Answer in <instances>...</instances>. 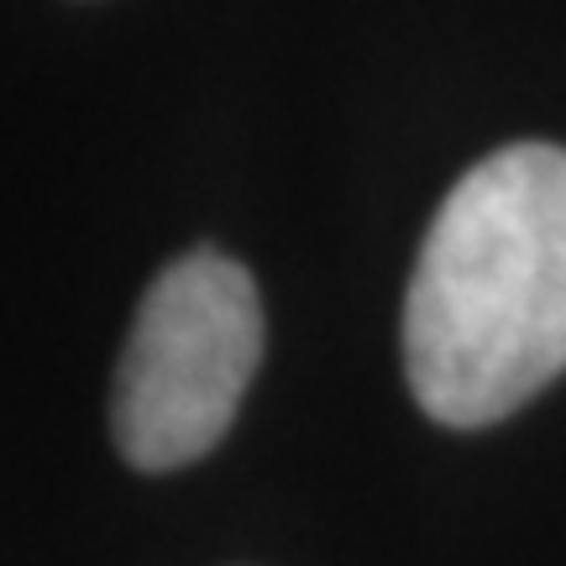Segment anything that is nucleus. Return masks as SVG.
I'll return each instance as SVG.
<instances>
[{
    "mask_svg": "<svg viewBox=\"0 0 566 566\" xmlns=\"http://www.w3.org/2000/svg\"><path fill=\"white\" fill-rule=\"evenodd\" d=\"M430 420L478 430L566 373V147H499L441 200L405 300Z\"/></svg>",
    "mask_w": 566,
    "mask_h": 566,
    "instance_id": "f257e3e1",
    "label": "nucleus"
},
{
    "mask_svg": "<svg viewBox=\"0 0 566 566\" xmlns=\"http://www.w3.org/2000/svg\"><path fill=\"white\" fill-rule=\"evenodd\" d=\"M263 363V304L242 263L189 252L153 279L126 336L111 430L142 472L200 462L242 409Z\"/></svg>",
    "mask_w": 566,
    "mask_h": 566,
    "instance_id": "f03ea898",
    "label": "nucleus"
}]
</instances>
